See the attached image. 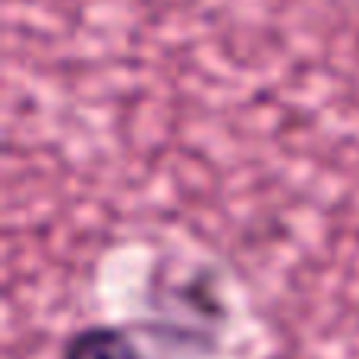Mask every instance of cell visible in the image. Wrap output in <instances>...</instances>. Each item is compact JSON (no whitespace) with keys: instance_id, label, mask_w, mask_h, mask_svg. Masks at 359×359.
Wrapping results in <instances>:
<instances>
[{"instance_id":"6da1fadb","label":"cell","mask_w":359,"mask_h":359,"mask_svg":"<svg viewBox=\"0 0 359 359\" xmlns=\"http://www.w3.org/2000/svg\"><path fill=\"white\" fill-rule=\"evenodd\" d=\"M60 359H142L126 334L114 328H88L79 331L67 344Z\"/></svg>"}]
</instances>
